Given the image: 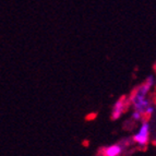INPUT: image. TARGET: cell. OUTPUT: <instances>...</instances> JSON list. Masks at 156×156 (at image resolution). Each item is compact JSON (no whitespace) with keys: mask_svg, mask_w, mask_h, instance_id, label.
<instances>
[{"mask_svg":"<svg viewBox=\"0 0 156 156\" xmlns=\"http://www.w3.org/2000/svg\"><path fill=\"white\" fill-rule=\"evenodd\" d=\"M129 101H128L127 96H121L115 101L114 106L112 108V120H118L119 118L122 117V115L127 112L129 108Z\"/></svg>","mask_w":156,"mask_h":156,"instance_id":"obj_4","label":"cell"},{"mask_svg":"<svg viewBox=\"0 0 156 156\" xmlns=\"http://www.w3.org/2000/svg\"><path fill=\"white\" fill-rule=\"evenodd\" d=\"M132 142L131 140H122L117 143L110 144L107 145L105 147H103L99 151V156H121L125 152V150L130 145V143Z\"/></svg>","mask_w":156,"mask_h":156,"instance_id":"obj_3","label":"cell"},{"mask_svg":"<svg viewBox=\"0 0 156 156\" xmlns=\"http://www.w3.org/2000/svg\"><path fill=\"white\" fill-rule=\"evenodd\" d=\"M131 119H132L133 121H142L144 118H143V116L141 114H139V112H132V114H131Z\"/></svg>","mask_w":156,"mask_h":156,"instance_id":"obj_5","label":"cell"},{"mask_svg":"<svg viewBox=\"0 0 156 156\" xmlns=\"http://www.w3.org/2000/svg\"><path fill=\"white\" fill-rule=\"evenodd\" d=\"M155 85V78L148 76L133 90L131 95L128 97L129 106L132 108V112H136L143 116L144 119H148L154 114V105L148 98V94L151 93Z\"/></svg>","mask_w":156,"mask_h":156,"instance_id":"obj_1","label":"cell"},{"mask_svg":"<svg viewBox=\"0 0 156 156\" xmlns=\"http://www.w3.org/2000/svg\"><path fill=\"white\" fill-rule=\"evenodd\" d=\"M151 140V123L148 119H143L141 121L140 127L132 135L131 141L140 147H145Z\"/></svg>","mask_w":156,"mask_h":156,"instance_id":"obj_2","label":"cell"},{"mask_svg":"<svg viewBox=\"0 0 156 156\" xmlns=\"http://www.w3.org/2000/svg\"><path fill=\"white\" fill-rule=\"evenodd\" d=\"M155 143H156V142H155Z\"/></svg>","mask_w":156,"mask_h":156,"instance_id":"obj_6","label":"cell"}]
</instances>
